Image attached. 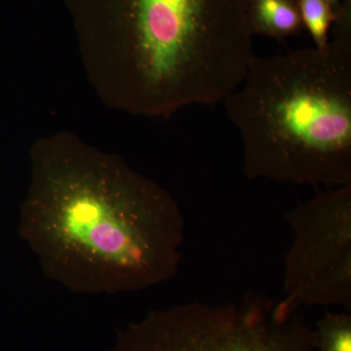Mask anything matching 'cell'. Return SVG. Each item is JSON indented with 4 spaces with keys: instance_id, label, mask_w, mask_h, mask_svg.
Masks as SVG:
<instances>
[{
    "instance_id": "1",
    "label": "cell",
    "mask_w": 351,
    "mask_h": 351,
    "mask_svg": "<svg viewBox=\"0 0 351 351\" xmlns=\"http://www.w3.org/2000/svg\"><path fill=\"white\" fill-rule=\"evenodd\" d=\"M19 232L43 274L80 294L138 292L177 276L184 219L156 182L73 140L32 152Z\"/></svg>"
},
{
    "instance_id": "2",
    "label": "cell",
    "mask_w": 351,
    "mask_h": 351,
    "mask_svg": "<svg viewBox=\"0 0 351 351\" xmlns=\"http://www.w3.org/2000/svg\"><path fill=\"white\" fill-rule=\"evenodd\" d=\"M326 47L252 59L223 100L243 145V172L313 186L351 184V11Z\"/></svg>"
},
{
    "instance_id": "3",
    "label": "cell",
    "mask_w": 351,
    "mask_h": 351,
    "mask_svg": "<svg viewBox=\"0 0 351 351\" xmlns=\"http://www.w3.org/2000/svg\"><path fill=\"white\" fill-rule=\"evenodd\" d=\"M124 104L169 115L215 106L255 56L247 0H115Z\"/></svg>"
},
{
    "instance_id": "4",
    "label": "cell",
    "mask_w": 351,
    "mask_h": 351,
    "mask_svg": "<svg viewBox=\"0 0 351 351\" xmlns=\"http://www.w3.org/2000/svg\"><path fill=\"white\" fill-rule=\"evenodd\" d=\"M282 300L247 295L152 311L119 332L112 351H315V332Z\"/></svg>"
},
{
    "instance_id": "5",
    "label": "cell",
    "mask_w": 351,
    "mask_h": 351,
    "mask_svg": "<svg viewBox=\"0 0 351 351\" xmlns=\"http://www.w3.org/2000/svg\"><path fill=\"white\" fill-rule=\"evenodd\" d=\"M294 240L285 256V299L351 313V184L319 191L285 212Z\"/></svg>"
},
{
    "instance_id": "6",
    "label": "cell",
    "mask_w": 351,
    "mask_h": 351,
    "mask_svg": "<svg viewBox=\"0 0 351 351\" xmlns=\"http://www.w3.org/2000/svg\"><path fill=\"white\" fill-rule=\"evenodd\" d=\"M252 36L285 40L304 29L298 0H247Z\"/></svg>"
},
{
    "instance_id": "7",
    "label": "cell",
    "mask_w": 351,
    "mask_h": 351,
    "mask_svg": "<svg viewBox=\"0 0 351 351\" xmlns=\"http://www.w3.org/2000/svg\"><path fill=\"white\" fill-rule=\"evenodd\" d=\"M315 351H351L350 313H327L317 322Z\"/></svg>"
},
{
    "instance_id": "8",
    "label": "cell",
    "mask_w": 351,
    "mask_h": 351,
    "mask_svg": "<svg viewBox=\"0 0 351 351\" xmlns=\"http://www.w3.org/2000/svg\"><path fill=\"white\" fill-rule=\"evenodd\" d=\"M304 27L311 32L315 47L323 49L329 43L335 13L328 0H298Z\"/></svg>"
},
{
    "instance_id": "9",
    "label": "cell",
    "mask_w": 351,
    "mask_h": 351,
    "mask_svg": "<svg viewBox=\"0 0 351 351\" xmlns=\"http://www.w3.org/2000/svg\"><path fill=\"white\" fill-rule=\"evenodd\" d=\"M341 0H328V2H329L330 6H331L334 13L338 10L339 4H341Z\"/></svg>"
}]
</instances>
